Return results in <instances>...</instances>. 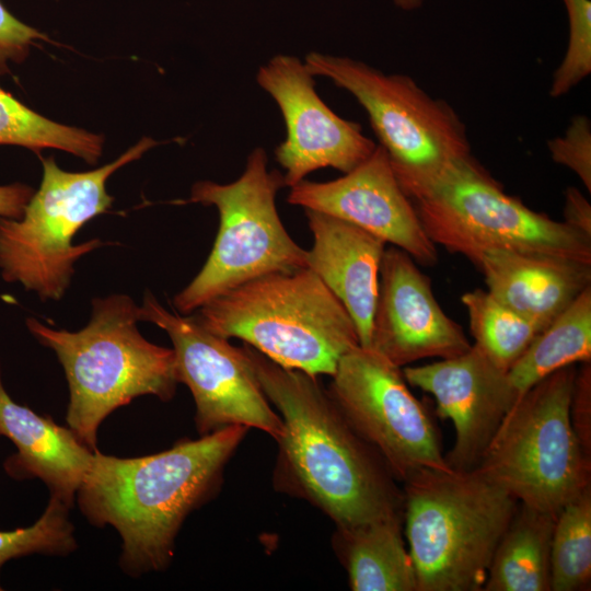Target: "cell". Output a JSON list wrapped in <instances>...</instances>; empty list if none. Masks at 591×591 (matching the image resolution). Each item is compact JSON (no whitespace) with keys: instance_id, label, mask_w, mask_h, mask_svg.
Returning a JSON list of instances; mask_svg holds the SVG:
<instances>
[{"instance_id":"cell-4","label":"cell","mask_w":591,"mask_h":591,"mask_svg":"<svg viewBox=\"0 0 591 591\" xmlns=\"http://www.w3.org/2000/svg\"><path fill=\"white\" fill-rule=\"evenodd\" d=\"M197 311L212 334L240 338L279 366L313 376H332L340 357L359 345L350 314L308 267L255 278Z\"/></svg>"},{"instance_id":"cell-10","label":"cell","mask_w":591,"mask_h":591,"mask_svg":"<svg viewBox=\"0 0 591 591\" xmlns=\"http://www.w3.org/2000/svg\"><path fill=\"white\" fill-rule=\"evenodd\" d=\"M412 201L429 239L474 265L495 248L591 264V236L507 195L475 158Z\"/></svg>"},{"instance_id":"cell-30","label":"cell","mask_w":591,"mask_h":591,"mask_svg":"<svg viewBox=\"0 0 591 591\" xmlns=\"http://www.w3.org/2000/svg\"><path fill=\"white\" fill-rule=\"evenodd\" d=\"M570 419L584 452L591 456V361L576 373L570 402Z\"/></svg>"},{"instance_id":"cell-11","label":"cell","mask_w":591,"mask_h":591,"mask_svg":"<svg viewBox=\"0 0 591 591\" xmlns=\"http://www.w3.org/2000/svg\"><path fill=\"white\" fill-rule=\"evenodd\" d=\"M332 378L333 401L396 479L422 468H451L439 430L409 391L402 368L358 345L340 357Z\"/></svg>"},{"instance_id":"cell-19","label":"cell","mask_w":591,"mask_h":591,"mask_svg":"<svg viewBox=\"0 0 591 591\" xmlns=\"http://www.w3.org/2000/svg\"><path fill=\"white\" fill-rule=\"evenodd\" d=\"M0 436L9 438L18 449L4 462L5 472L16 479L40 478L50 497L70 508L94 452L70 428L16 404L5 392L1 375Z\"/></svg>"},{"instance_id":"cell-28","label":"cell","mask_w":591,"mask_h":591,"mask_svg":"<svg viewBox=\"0 0 591 591\" xmlns=\"http://www.w3.org/2000/svg\"><path fill=\"white\" fill-rule=\"evenodd\" d=\"M552 160L570 169L591 192V123L587 116L573 117L561 137L547 142Z\"/></svg>"},{"instance_id":"cell-27","label":"cell","mask_w":591,"mask_h":591,"mask_svg":"<svg viewBox=\"0 0 591 591\" xmlns=\"http://www.w3.org/2000/svg\"><path fill=\"white\" fill-rule=\"evenodd\" d=\"M569 24L568 45L554 71L549 95L560 97L591 73V2L563 0Z\"/></svg>"},{"instance_id":"cell-14","label":"cell","mask_w":591,"mask_h":591,"mask_svg":"<svg viewBox=\"0 0 591 591\" xmlns=\"http://www.w3.org/2000/svg\"><path fill=\"white\" fill-rule=\"evenodd\" d=\"M287 201L350 222L405 251L424 266L438 262L437 245L426 234L380 144L341 177L322 183L303 179L293 185Z\"/></svg>"},{"instance_id":"cell-17","label":"cell","mask_w":591,"mask_h":591,"mask_svg":"<svg viewBox=\"0 0 591 591\" xmlns=\"http://www.w3.org/2000/svg\"><path fill=\"white\" fill-rule=\"evenodd\" d=\"M304 212L313 235L306 267L346 308L357 328L359 345L369 347L386 243L336 217L310 209Z\"/></svg>"},{"instance_id":"cell-20","label":"cell","mask_w":591,"mask_h":591,"mask_svg":"<svg viewBox=\"0 0 591 591\" xmlns=\"http://www.w3.org/2000/svg\"><path fill=\"white\" fill-rule=\"evenodd\" d=\"M404 517L338 530V546L354 591H417L413 559L403 538Z\"/></svg>"},{"instance_id":"cell-33","label":"cell","mask_w":591,"mask_h":591,"mask_svg":"<svg viewBox=\"0 0 591 591\" xmlns=\"http://www.w3.org/2000/svg\"><path fill=\"white\" fill-rule=\"evenodd\" d=\"M398 8L410 11L420 8L422 0H393Z\"/></svg>"},{"instance_id":"cell-24","label":"cell","mask_w":591,"mask_h":591,"mask_svg":"<svg viewBox=\"0 0 591 591\" xmlns=\"http://www.w3.org/2000/svg\"><path fill=\"white\" fill-rule=\"evenodd\" d=\"M476 345L498 368L508 372L541 333L488 291L475 289L461 297Z\"/></svg>"},{"instance_id":"cell-26","label":"cell","mask_w":591,"mask_h":591,"mask_svg":"<svg viewBox=\"0 0 591 591\" xmlns=\"http://www.w3.org/2000/svg\"><path fill=\"white\" fill-rule=\"evenodd\" d=\"M68 511L67 505L50 497L44 513L33 525L0 531V569L10 559L34 553L67 555L73 552L77 541Z\"/></svg>"},{"instance_id":"cell-5","label":"cell","mask_w":591,"mask_h":591,"mask_svg":"<svg viewBox=\"0 0 591 591\" xmlns=\"http://www.w3.org/2000/svg\"><path fill=\"white\" fill-rule=\"evenodd\" d=\"M403 483L417 591H483L519 501L475 470L422 468Z\"/></svg>"},{"instance_id":"cell-7","label":"cell","mask_w":591,"mask_h":591,"mask_svg":"<svg viewBox=\"0 0 591 591\" xmlns=\"http://www.w3.org/2000/svg\"><path fill=\"white\" fill-rule=\"evenodd\" d=\"M577 368L564 367L521 395L474 468L520 503L557 514L591 485V456L570 419Z\"/></svg>"},{"instance_id":"cell-29","label":"cell","mask_w":591,"mask_h":591,"mask_svg":"<svg viewBox=\"0 0 591 591\" xmlns=\"http://www.w3.org/2000/svg\"><path fill=\"white\" fill-rule=\"evenodd\" d=\"M37 40L49 38L13 16L0 1V74L8 71L10 60L21 62Z\"/></svg>"},{"instance_id":"cell-3","label":"cell","mask_w":591,"mask_h":591,"mask_svg":"<svg viewBox=\"0 0 591 591\" xmlns=\"http://www.w3.org/2000/svg\"><path fill=\"white\" fill-rule=\"evenodd\" d=\"M138 308L126 294L95 298L90 322L78 332L26 321L57 355L70 390L67 424L93 452L97 429L113 410L140 395L170 401L178 383L174 350L140 334Z\"/></svg>"},{"instance_id":"cell-8","label":"cell","mask_w":591,"mask_h":591,"mask_svg":"<svg viewBox=\"0 0 591 591\" xmlns=\"http://www.w3.org/2000/svg\"><path fill=\"white\" fill-rule=\"evenodd\" d=\"M158 142L143 137L115 161L88 172H68L54 158L42 159L43 178L20 219L0 217V269L8 282H20L43 300H59L77 260L103 244L95 239L73 245L77 232L106 212L114 198L106 181Z\"/></svg>"},{"instance_id":"cell-22","label":"cell","mask_w":591,"mask_h":591,"mask_svg":"<svg viewBox=\"0 0 591 591\" xmlns=\"http://www.w3.org/2000/svg\"><path fill=\"white\" fill-rule=\"evenodd\" d=\"M591 361V286L530 344L508 370L518 398L553 372Z\"/></svg>"},{"instance_id":"cell-18","label":"cell","mask_w":591,"mask_h":591,"mask_svg":"<svg viewBox=\"0 0 591 591\" xmlns=\"http://www.w3.org/2000/svg\"><path fill=\"white\" fill-rule=\"evenodd\" d=\"M476 266L487 291L541 332L591 286V264L575 259L495 248Z\"/></svg>"},{"instance_id":"cell-6","label":"cell","mask_w":591,"mask_h":591,"mask_svg":"<svg viewBox=\"0 0 591 591\" xmlns=\"http://www.w3.org/2000/svg\"><path fill=\"white\" fill-rule=\"evenodd\" d=\"M304 63L313 77L328 78L364 108L379 144L412 200L474 158L465 125L453 107L430 96L413 78L316 51L309 53Z\"/></svg>"},{"instance_id":"cell-32","label":"cell","mask_w":591,"mask_h":591,"mask_svg":"<svg viewBox=\"0 0 591 591\" xmlns=\"http://www.w3.org/2000/svg\"><path fill=\"white\" fill-rule=\"evenodd\" d=\"M33 194L32 187L20 183L0 186V217L20 219Z\"/></svg>"},{"instance_id":"cell-25","label":"cell","mask_w":591,"mask_h":591,"mask_svg":"<svg viewBox=\"0 0 591 591\" xmlns=\"http://www.w3.org/2000/svg\"><path fill=\"white\" fill-rule=\"evenodd\" d=\"M591 485L556 514L551 545V591L589 589Z\"/></svg>"},{"instance_id":"cell-12","label":"cell","mask_w":591,"mask_h":591,"mask_svg":"<svg viewBox=\"0 0 591 591\" xmlns=\"http://www.w3.org/2000/svg\"><path fill=\"white\" fill-rule=\"evenodd\" d=\"M138 317L170 336L177 379L194 396L200 434L240 425L280 439L282 420L269 406L242 347L212 334L194 315L166 310L150 292L143 296Z\"/></svg>"},{"instance_id":"cell-15","label":"cell","mask_w":591,"mask_h":591,"mask_svg":"<svg viewBox=\"0 0 591 591\" xmlns=\"http://www.w3.org/2000/svg\"><path fill=\"white\" fill-rule=\"evenodd\" d=\"M471 346L413 257L396 246L385 248L368 348L404 368L420 359L452 358Z\"/></svg>"},{"instance_id":"cell-23","label":"cell","mask_w":591,"mask_h":591,"mask_svg":"<svg viewBox=\"0 0 591 591\" xmlns=\"http://www.w3.org/2000/svg\"><path fill=\"white\" fill-rule=\"evenodd\" d=\"M0 144L25 147L36 153L58 149L93 164L102 155L104 138L44 117L0 88Z\"/></svg>"},{"instance_id":"cell-9","label":"cell","mask_w":591,"mask_h":591,"mask_svg":"<svg viewBox=\"0 0 591 591\" xmlns=\"http://www.w3.org/2000/svg\"><path fill=\"white\" fill-rule=\"evenodd\" d=\"M285 186L283 174L268 170L260 147L248 154L234 182L198 181L193 185L190 197L181 202L215 206L220 222L205 265L173 298L178 313H192L255 278L306 267L308 251L289 235L276 208V195Z\"/></svg>"},{"instance_id":"cell-31","label":"cell","mask_w":591,"mask_h":591,"mask_svg":"<svg viewBox=\"0 0 591 591\" xmlns=\"http://www.w3.org/2000/svg\"><path fill=\"white\" fill-rule=\"evenodd\" d=\"M570 228L591 236V205L576 187L565 192L564 221Z\"/></svg>"},{"instance_id":"cell-1","label":"cell","mask_w":591,"mask_h":591,"mask_svg":"<svg viewBox=\"0 0 591 591\" xmlns=\"http://www.w3.org/2000/svg\"><path fill=\"white\" fill-rule=\"evenodd\" d=\"M251 369L280 413L279 471L337 530L404 517V493L376 451L346 420L316 380L243 345Z\"/></svg>"},{"instance_id":"cell-13","label":"cell","mask_w":591,"mask_h":591,"mask_svg":"<svg viewBox=\"0 0 591 591\" xmlns=\"http://www.w3.org/2000/svg\"><path fill=\"white\" fill-rule=\"evenodd\" d=\"M314 77L298 57L276 55L259 67L256 80L277 103L286 139L275 149L287 187L323 167L344 174L374 151L376 144L361 127L335 114L318 96Z\"/></svg>"},{"instance_id":"cell-2","label":"cell","mask_w":591,"mask_h":591,"mask_svg":"<svg viewBox=\"0 0 591 591\" xmlns=\"http://www.w3.org/2000/svg\"><path fill=\"white\" fill-rule=\"evenodd\" d=\"M247 429L227 426L140 457L93 453L78 503L93 525H112L119 533L120 566L127 573L167 566L183 521L217 489Z\"/></svg>"},{"instance_id":"cell-21","label":"cell","mask_w":591,"mask_h":591,"mask_svg":"<svg viewBox=\"0 0 591 591\" xmlns=\"http://www.w3.org/2000/svg\"><path fill=\"white\" fill-rule=\"evenodd\" d=\"M555 518L519 502L496 546L483 591H551Z\"/></svg>"},{"instance_id":"cell-16","label":"cell","mask_w":591,"mask_h":591,"mask_svg":"<svg viewBox=\"0 0 591 591\" xmlns=\"http://www.w3.org/2000/svg\"><path fill=\"white\" fill-rule=\"evenodd\" d=\"M409 385L430 393L437 415L450 419L455 441L445 456L455 471L474 470L518 399L507 375L476 346L452 358L402 369Z\"/></svg>"}]
</instances>
